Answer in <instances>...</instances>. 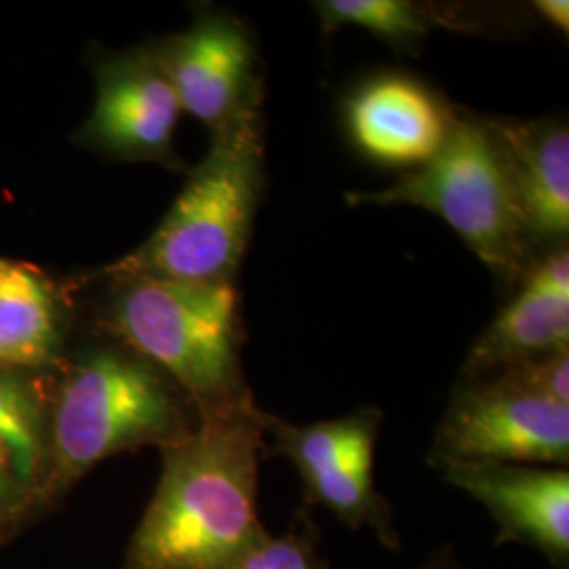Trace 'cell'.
Returning <instances> with one entry per match:
<instances>
[{
    "instance_id": "6da1fadb",
    "label": "cell",
    "mask_w": 569,
    "mask_h": 569,
    "mask_svg": "<svg viewBox=\"0 0 569 569\" xmlns=\"http://www.w3.org/2000/svg\"><path fill=\"white\" fill-rule=\"evenodd\" d=\"M268 411L203 418L163 451V470L121 569H228L266 528L260 467Z\"/></svg>"
},
{
    "instance_id": "7a4b0ae2",
    "label": "cell",
    "mask_w": 569,
    "mask_h": 569,
    "mask_svg": "<svg viewBox=\"0 0 569 569\" xmlns=\"http://www.w3.org/2000/svg\"><path fill=\"white\" fill-rule=\"evenodd\" d=\"M106 326L119 345L159 367L213 418L256 406L243 371V315L234 281L117 279Z\"/></svg>"
},
{
    "instance_id": "3957f363",
    "label": "cell",
    "mask_w": 569,
    "mask_h": 569,
    "mask_svg": "<svg viewBox=\"0 0 569 569\" xmlns=\"http://www.w3.org/2000/svg\"><path fill=\"white\" fill-rule=\"evenodd\" d=\"M264 190L262 110L211 136L203 161L163 222L138 249L103 268L117 279L237 281Z\"/></svg>"
},
{
    "instance_id": "277c9868",
    "label": "cell",
    "mask_w": 569,
    "mask_h": 569,
    "mask_svg": "<svg viewBox=\"0 0 569 569\" xmlns=\"http://www.w3.org/2000/svg\"><path fill=\"white\" fill-rule=\"evenodd\" d=\"M199 422L192 401L159 367L121 345L89 350L49 403V496L112 456L173 446Z\"/></svg>"
},
{
    "instance_id": "5b68a950",
    "label": "cell",
    "mask_w": 569,
    "mask_h": 569,
    "mask_svg": "<svg viewBox=\"0 0 569 569\" xmlns=\"http://www.w3.org/2000/svg\"><path fill=\"white\" fill-rule=\"evenodd\" d=\"M348 204H411L439 216L505 281H521L533 260L509 167L479 114L458 110L448 142L430 163L378 192H348Z\"/></svg>"
},
{
    "instance_id": "8992f818",
    "label": "cell",
    "mask_w": 569,
    "mask_h": 569,
    "mask_svg": "<svg viewBox=\"0 0 569 569\" xmlns=\"http://www.w3.org/2000/svg\"><path fill=\"white\" fill-rule=\"evenodd\" d=\"M569 467V407L515 385L505 373L462 378L435 430L428 465Z\"/></svg>"
},
{
    "instance_id": "52a82bcc",
    "label": "cell",
    "mask_w": 569,
    "mask_h": 569,
    "mask_svg": "<svg viewBox=\"0 0 569 569\" xmlns=\"http://www.w3.org/2000/svg\"><path fill=\"white\" fill-rule=\"evenodd\" d=\"M378 407L312 425L268 416V456H283L300 475L306 509L321 507L346 528L369 529L385 549H401L395 509L376 486V446L382 428Z\"/></svg>"
},
{
    "instance_id": "ba28073f",
    "label": "cell",
    "mask_w": 569,
    "mask_h": 569,
    "mask_svg": "<svg viewBox=\"0 0 569 569\" xmlns=\"http://www.w3.org/2000/svg\"><path fill=\"white\" fill-rule=\"evenodd\" d=\"M182 112L203 122L209 136L262 110L258 49L243 21L203 11L180 34L152 42Z\"/></svg>"
},
{
    "instance_id": "9c48e42d",
    "label": "cell",
    "mask_w": 569,
    "mask_h": 569,
    "mask_svg": "<svg viewBox=\"0 0 569 569\" xmlns=\"http://www.w3.org/2000/svg\"><path fill=\"white\" fill-rule=\"evenodd\" d=\"M96 103L81 143L103 157L180 169L176 129L182 106L152 44L106 56L96 68Z\"/></svg>"
},
{
    "instance_id": "30bf717a",
    "label": "cell",
    "mask_w": 569,
    "mask_h": 569,
    "mask_svg": "<svg viewBox=\"0 0 569 569\" xmlns=\"http://www.w3.org/2000/svg\"><path fill=\"white\" fill-rule=\"evenodd\" d=\"M441 475L488 510L498 547L521 545L552 568L569 569L568 468L462 462L441 468Z\"/></svg>"
},
{
    "instance_id": "8fae6325",
    "label": "cell",
    "mask_w": 569,
    "mask_h": 569,
    "mask_svg": "<svg viewBox=\"0 0 569 569\" xmlns=\"http://www.w3.org/2000/svg\"><path fill=\"white\" fill-rule=\"evenodd\" d=\"M458 110L427 82L409 74H380L345 102L346 133L371 163L420 169L448 142Z\"/></svg>"
},
{
    "instance_id": "7c38bea8",
    "label": "cell",
    "mask_w": 569,
    "mask_h": 569,
    "mask_svg": "<svg viewBox=\"0 0 569 569\" xmlns=\"http://www.w3.org/2000/svg\"><path fill=\"white\" fill-rule=\"evenodd\" d=\"M509 167L529 241L561 243L569 232V131L561 121L483 117Z\"/></svg>"
},
{
    "instance_id": "4fadbf2b",
    "label": "cell",
    "mask_w": 569,
    "mask_h": 569,
    "mask_svg": "<svg viewBox=\"0 0 569 569\" xmlns=\"http://www.w3.org/2000/svg\"><path fill=\"white\" fill-rule=\"evenodd\" d=\"M49 498V403L23 369L0 371V528Z\"/></svg>"
},
{
    "instance_id": "5bb4252c",
    "label": "cell",
    "mask_w": 569,
    "mask_h": 569,
    "mask_svg": "<svg viewBox=\"0 0 569 569\" xmlns=\"http://www.w3.org/2000/svg\"><path fill=\"white\" fill-rule=\"evenodd\" d=\"M563 348H569V300L521 287L470 346L460 376H486Z\"/></svg>"
},
{
    "instance_id": "9a60e30c",
    "label": "cell",
    "mask_w": 569,
    "mask_h": 569,
    "mask_svg": "<svg viewBox=\"0 0 569 569\" xmlns=\"http://www.w3.org/2000/svg\"><path fill=\"white\" fill-rule=\"evenodd\" d=\"M60 336L51 284L34 268L0 258V371L47 366Z\"/></svg>"
},
{
    "instance_id": "2e32d148",
    "label": "cell",
    "mask_w": 569,
    "mask_h": 569,
    "mask_svg": "<svg viewBox=\"0 0 569 569\" xmlns=\"http://www.w3.org/2000/svg\"><path fill=\"white\" fill-rule=\"evenodd\" d=\"M323 32L361 28L390 47L411 51L435 26L432 11L409 0H323L315 2Z\"/></svg>"
},
{
    "instance_id": "e0dca14e",
    "label": "cell",
    "mask_w": 569,
    "mask_h": 569,
    "mask_svg": "<svg viewBox=\"0 0 569 569\" xmlns=\"http://www.w3.org/2000/svg\"><path fill=\"white\" fill-rule=\"evenodd\" d=\"M228 569H327L321 531L310 509L298 510L296 519L281 533L266 529Z\"/></svg>"
},
{
    "instance_id": "ac0fdd59",
    "label": "cell",
    "mask_w": 569,
    "mask_h": 569,
    "mask_svg": "<svg viewBox=\"0 0 569 569\" xmlns=\"http://www.w3.org/2000/svg\"><path fill=\"white\" fill-rule=\"evenodd\" d=\"M505 373L515 385L569 407V348L493 371Z\"/></svg>"
},
{
    "instance_id": "d6986e66",
    "label": "cell",
    "mask_w": 569,
    "mask_h": 569,
    "mask_svg": "<svg viewBox=\"0 0 569 569\" xmlns=\"http://www.w3.org/2000/svg\"><path fill=\"white\" fill-rule=\"evenodd\" d=\"M519 283L531 291L569 300L568 247H557L547 256L531 260Z\"/></svg>"
},
{
    "instance_id": "ffe728a7",
    "label": "cell",
    "mask_w": 569,
    "mask_h": 569,
    "mask_svg": "<svg viewBox=\"0 0 569 569\" xmlns=\"http://www.w3.org/2000/svg\"><path fill=\"white\" fill-rule=\"evenodd\" d=\"M533 11L542 18L545 23L555 30L569 34V2L568 0H538L533 2Z\"/></svg>"
},
{
    "instance_id": "44dd1931",
    "label": "cell",
    "mask_w": 569,
    "mask_h": 569,
    "mask_svg": "<svg viewBox=\"0 0 569 569\" xmlns=\"http://www.w3.org/2000/svg\"><path fill=\"white\" fill-rule=\"evenodd\" d=\"M413 569H468V566L451 545H439L425 555Z\"/></svg>"
}]
</instances>
